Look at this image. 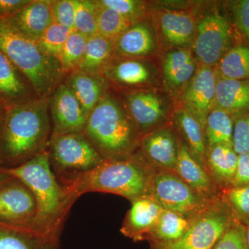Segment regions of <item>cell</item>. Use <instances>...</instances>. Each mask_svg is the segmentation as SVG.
Listing matches in <instances>:
<instances>
[{
    "instance_id": "1",
    "label": "cell",
    "mask_w": 249,
    "mask_h": 249,
    "mask_svg": "<svg viewBox=\"0 0 249 249\" xmlns=\"http://www.w3.org/2000/svg\"><path fill=\"white\" fill-rule=\"evenodd\" d=\"M49 98L5 109L0 128V171L20 166L48 150Z\"/></svg>"
},
{
    "instance_id": "2",
    "label": "cell",
    "mask_w": 249,
    "mask_h": 249,
    "mask_svg": "<svg viewBox=\"0 0 249 249\" xmlns=\"http://www.w3.org/2000/svg\"><path fill=\"white\" fill-rule=\"evenodd\" d=\"M155 168L141 152L120 160H105L96 168L60 183L73 199L91 192L111 193L132 201L150 195Z\"/></svg>"
},
{
    "instance_id": "3",
    "label": "cell",
    "mask_w": 249,
    "mask_h": 249,
    "mask_svg": "<svg viewBox=\"0 0 249 249\" xmlns=\"http://www.w3.org/2000/svg\"><path fill=\"white\" fill-rule=\"evenodd\" d=\"M3 172L25 183L35 196L37 213L33 229L45 235L60 238L67 213L76 200L54 174L49 163L48 152L36 156L18 168Z\"/></svg>"
},
{
    "instance_id": "4",
    "label": "cell",
    "mask_w": 249,
    "mask_h": 249,
    "mask_svg": "<svg viewBox=\"0 0 249 249\" xmlns=\"http://www.w3.org/2000/svg\"><path fill=\"white\" fill-rule=\"evenodd\" d=\"M83 133L104 160H120L139 150L141 135L112 90L88 116Z\"/></svg>"
},
{
    "instance_id": "5",
    "label": "cell",
    "mask_w": 249,
    "mask_h": 249,
    "mask_svg": "<svg viewBox=\"0 0 249 249\" xmlns=\"http://www.w3.org/2000/svg\"><path fill=\"white\" fill-rule=\"evenodd\" d=\"M0 50L27 77L40 98H49L65 80L59 60L46 55L36 41L5 19H0Z\"/></svg>"
},
{
    "instance_id": "6",
    "label": "cell",
    "mask_w": 249,
    "mask_h": 249,
    "mask_svg": "<svg viewBox=\"0 0 249 249\" xmlns=\"http://www.w3.org/2000/svg\"><path fill=\"white\" fill-rule=\"evenodd\" d=\"M196 33L192 50L199 65L215 67L229 49L238 43L224 8L215 3L196 4Z\"/></svg>"
},
{
    "instance_id": "7",
    "label": "cell",
    "mask_w": 249,
    "mask_h": 249,
    "mask_svg": "<svg viewBox=\"0 0 249 249\" xmlns=\"http://www.w3.org/2000/svg\"><path fill=\"white\" fill-rule=\"evenodd\" d=\"M237 221L220 196L210 201L196 214L181 238L171 242H152L150 249H212Z\"/></svg>"
},
{
    "instance_id": "8",
    "label": "cell",
    "mask_w": 249,
    "mask_h": 249,
    "mask_svg": "<svg viewBox=\"0 0 249 249\" xmlns=\"http://www.w3.org/2000/svg\"><path fill=\"white\" fill-rule=\"evenodd\" d=\"M47 152L60 183L91 171L105 160L83 132L52 137Z\"/></svg>"
},
{
    "instance_id": "9",
    "label": "cell",
    "mask_w": 249,
    "mask_h": 249,
    "mask_svg": "<svg viewBox=\"0 0 249 249\" xmlns=\"http://www.w3.org/2000/svg\"><path fill=\"white\" fill-rule=\"evenodd\" d=\"M111 90L121 100L141 137L172 122L175 103L162 88Z\"/></svg>"
},
{
    "instance_id": "10",
    "label": "cell",
    "mask_w": 249,
    "mask_h": 249,
    "mask_svg": "<svg viewBox=\"0 0 249 249\" xmlns=\"http://www.w3.org/2000/svg\"><path fill=\"white\" fill-rule=\"evenodd\" d=\"M150 4L160 54L170 49H192L196 37V4L188 9H175Z\"/></svg>"
},
{
    "instance_id": "11",
    "label": "cell",
    "mask_w": 249,
    "mask_h": 249,
    "mask_svg": "<svg viewBox=\"0 0 249 249\" xmlns=\"http://www.w3.org/2000/svg\"><path fill=\"white\" fill-rule=\"evenodd\" d=\"M150 196L163 209L187 214L197 213L212 201L198 194L175 172L156 168Z\"/></svg>"
},
{
    "instance_id": "12",
    "label": "cell",
    "mask_w": 249,
    "mask_h": 249,
    "mask_svg": "<svg viewBox=\"0 0 249 249\" xmlns=\"http://www.w3.org/2000/svg\"><path fill=\"white\" fill-rule=\"evenodd\" d=\"M101 76L113 90L162 88L160 65L155 58L114 56Z\"/></svg>"
},
{
    "instance_id": "13",
    "label": "cell",
    "mask_w": 249,
    "mask_h": 249,
    "mask_svg": "<svg viewBox=\"0 0 249 249\" xmlns=\"http://www.w3.org/2000/svg\"><path fill=\"white\" fill-rule=\"evenodd\" d=\"M36 213L35 196L25 183L13 178L0 186V223L33 229Z\"/></svg>"
},
{
    "instance_id": "14",
    "label": "cell",
    "mask_w": 249,
    "mask_h": 249,
    "mask_svg": "<svg viewBox=\"0 0 249 249\" xmlns=\"http://www.w3.org/2000/svg\"><path fill=\"white\" fill-rule=\"evenodd\" d=\"M49 110L52 137L84 131L88 116L64 80L49 96Z\"/></svg>"
},
{
    "instance_id": "15",
    "label": "cell",
    "mask_w": 249,
    "mask_h": 249,
    "mask_svg": "<svg viewBox=\"0 0 249 249\" xmlns=\"http://www.w3.org/2000/svg\"><path fill=\"white\" fill-rule=\"evenodd\" d=\"M215 67L199 65L196 74L174 102L181 105L204 128L206 118L216 106Z\"/></svg>"
},
{
    "instance_id": "16",
    "label": "cell",
    "mask_w": 249,
    "mask_h": 249,
    "mask_svg": "<svg viewBox=\"0 0 249 249\" xmlns=\"http://www.w3.org/2000/svg\"><path fill=\"white\" fill-rule=\"evenodd\" d=\"M162 89L175 101L196 74L199 67L191 48L173 49L159 55Z\"/></svg>"
},
{
    "instance_id": "17",
    "label": "cell",
    "mask_w": 249,
    "mask_h": 249,
    "mask_svg": "<svg viewBox=\"0 0 249 249\" xmlns=\"http://www.w3.org/2000/svg\"><path fill=\"white\" fill-rule=\"evenodd\" d=\"M179 137L170 123L141 137L139 151L154 168L175 172Z\"/></svg>"
},
{
    "instance_id": "18",
    "label": "cell",
    "mask_w": 249,
    "mask_h": 249,
    "mask_svg": "<svg viewBox=\"0 0 249 249\" xmlns=\"http://www.w3.org/2000/svg\"><path fill=\"white\" fill-rule=\"evenodd\" d=\"M115 56L133 58H158V41L150 15L134 23L114 40Z\"/></svg>"
},
{
    "instance_id": "19",
    "label": "cell",
    "mask_w": 249,
    "mask_h": 249,
    "mask_svg": "<svg viewBox=\"0 0 249 249\" xmlns=\"http://www.w3.org/2000/svg\"><path fill=\"white\" fill-rule=\"evenodd\" d=\"M38 98L27 77L0 50V105L7 109Z\"/></svg>"
},
{
    "instance_id": "20",
    "label": "cell",
    "mask_w": 249,
    "mask_h": 249,
    "mask_svg": "<svg viewBox=\"0 0 249 249\" xmlns=\"http://www.w3.org/2000/svg\"><path fill=\"white\" fill-rule=\"evenodd\" d=\"M131 202L132 206L124 217L121 232L134 242L146 240L163 208L150 195Z\"/></svg>"
},
{
    "instance_id": "21",
    "label": "cell",
    "mask_w": 249,
    "mask_h": 249,
    "mask_svg": "<svg viewBox=\"0 0 249 249\" xmlns=\"http://www.w3.org/2000/svg\"><path fill=\"white\" fill-rule=\"evenodd\" d=\"M175 173L204 199L213 200L221 196L222 192L180 137Z\"/></svg>"
},
{
    "instance_id": "22",
    "label": "cell",
    "mask_w": 249,
    "mask_h": 249,
    "mask_svg": "<svg viewBox=\"0 0 249 249\" xmlns=\"http://www.w3.org/2000/svg\"><path fill=\"white\" fill-rule=\"evenodd\" d=\"M6 20L24 36L37 42L54 22L51 0H31L27 6Z\"/></svg>"
},
{
    "instance_id": "23",
    "label": "cell",
    "mask_w": 249,
    "mask_h": 249,
    "mask_svg": "<svg viewBox=\"0 0 249 249\" xmlns=\"http://www.w3.org/2000/svg\"><path fill=\"white\" fill-rule=\"evenodd\" d=\"M64 81L70 87L88 116L111 89L109 83L102 76L89 74L78 69L67 74Z\"/></svg>"
},
{
    "instance_id": "24",
    "label": "cell",
    "mask_w": 249,
    "mask_h": 249,
    "mask_svg": "<svg viewBox=\"0 0 249 249\" xmlns=\"http://www.w3.org/2000/svg\"><path fill=\"white\" fill-rule=\"evenodd\" d=\"M172 124L180 138L182 139L191 153L206 170L207 146L204 128L199 121L181 105L175 103Z\"/></svg>"
},
{
    "instance_id": "25",
    "label": "cell",
    "mask_w": 249,
    "mask_h": 249,
    "mask_svg": "<svg viewBox=\"0 0 249 249\" xmlns=\"http://www.w3.org/2000/svg\"><path fill=\"white\" fill-rule=\"evenodd\" d=\"M237 160L238 155L232 145L218 144L207 147L206 170L221 192L232 186Z\"/></svg>"
},
{
    "instance_id": "26",
    "label": "cell",
    "mask_w": 249,
    "mask_h": 249,
    "mask_svg": "<svg viewBox=\"0 0 249 249\" xmlns=\"http://www.w3.org/2000/svg\"><path fill=\"white\" fill-rule=\"evenodd\" d=\"M60 238L31 228L0 223V249H58Z\"/></svg>"
},
{
    "instance_id": "27",
    "label": "cell",
    "mask_w": 249,
    "mask_h": 249,
    "mask_svg": "<svg viewBox=\"0 0 249 249\" xmlns=\"http://www.w3.org/2000/svg\"><path fill=\"white\" fill-rule=\"evenodd\" d=\"M216 106L227 111L234 119L249 112V79L217 77Z\"/></svg>"
},
{
    "instance_id": "28",
    "label": "cell",
    "mask_w": 249,
    "mask_h": 249,
    "mask_svg": "<svg viewBox=\"0 0 249 249\" xmlns=\"http://www.w3.org/2000/svg\"><path fill=\"white\" fill-rule=\"evenodd\" d=\"M199 211L187 214L163 209L146 241L152 243L171 242L178 240L186 233Z\"/></svg>"
},
{
    "instance_id": "29",
    "label": "cell",
    "mask_w": 249,
    "mask_h": 249,
    "mask_svg": "<svg viewBox=\"0 0 249 249\" xmlns=\"http://www.w3.org/2000/svg\"><path fill=\"white\" fill-rule=\"evenodd\" d=\"M114 56V40L96 34L88 39L84 55L77 69L89 74L101 76L105 67Z\"/></svg>"
},
{
    "instance_id": "30",
    "label": "cell",
    "mask_w": 249,
    "mask_h": 249,
    "mask_svg": "<svg viewBox=\"0 0 249 249\" xmlns=\"http://www.w3.org/2000/svg\"><path fill=\"white\" fill-rule=\"evenodd\" d=\"M218 78L249 79V46L238 42L228 51L215 67Z\"/></svg>"
},
{
    "instance_id": "31",
    "label": "cell",
    "mask_w": 249,
    "mask_h": 249,
    "mask_svg": "<svg viewBox=\"0 0 249 249\" xmlns=\"http://www.w3.org/2000/svg\"><path fill=\"white\" fill-rule=\"evenodd\" d=\"M234 118L227 111L215 106L209 113L204 124L207 147L218 144L232 145Z\"/></svg>"
},
{
    "instance_id": "32",
    "label": "cell",
    "mask_w": 249,
    "mask_h": 249,
    "mask_svg": "<svg viewBox=\"0 0 249 249\" xmlns=\"http://www.w3.org/2000/svg\"><path fill=\"white\" fill-rule=\"evenodd\" d=\"M94 1L97 31L99 35L114 40L133 24L119 13L100 4L98 0H94Z\"/></svg>"
},
{
    "instance_id": "33",
    "label": "cell",
    "mask_w": 249,
    "mask_h": 249,
    "mask_svg": "<svg viewBox=\"0 0 249 249\" xmlns=\"http://www.w3.org/2000/svg\"><path fill=\"white\" fill-rule=\"evenodd\" d=\"M88 39L86 36L75 30L72 31L69 36L58 59L65 76L78 68L84 55Z\"/></svg>"
},
{
    "instance_id": "34",
    "label": "cell",
    "mask_w": 249,
    "mask_h": 249,
    "mask_svg": "<svg viewBox=\"0 0 249 249\" xmlns=\"http://www.w3.org/2000/svg\"><path fill=\"white\" fill-rule=\"evenodd\" d=\"M239 42L249 46V0H231L223 3Z\"/></svg>"
},
{
    "instance_id": "35",
    "label": "cell",
    "mask_w": 249,
    "mask_h": 249,
    "mask_svg": "<svg viewBox=\"0 0 249 249\" xmlns=\"http://www.w3.org/2000/svg\"><path fill=\"white\" fill-rule=\"evenodd\" d=\"M72 31L70 28L53 22L37 41V44L46 55L58 60Z\"/></svg>"
},
{
    "instance_id": "36",
    "label": "cell",
    "mask_w": 249,
    "mask_h": 249,
    "mask_svg": "<svg viewBox=\"0 0 249 249\" xmlns=\"http://www.w3.org/2000/svg\"><path fill=\"white\" fill-rule=\"evenodd\" d=\"M221 196L228 204L236 219L243 224H249V184L231 186L224 189Z\"/></svg>"
},
{
    "instance_id": "37",
    "label": "cell",
    "mask_w": 249,
    "mask_h": 249,
    "mask_svg": "<svg viewBox=\"0 0 249 249\" xmlns=\"http://www.w3.org/2000/svg\"><path fill=\"white\" fill-rule=\"evenodd\" d=\"M103 6L114 10L132 24L146 19L150 15V1L141 0H98Z\"/></svg>"
},
{
    "instance_id": "38",
    "label": "cell",
    "mask_w": 249,
    "mask_h": 249,
    "mask_svg": "<svg viewBox=\"0 0 249 249\" xmlns=\"http://www.w3.org/2000/svg\"><path fill=\"white\" fill-rule=\"evenodd\" d=\"M88 38L98 34L94 0H76L74 29Z\"/></svg>"
},
{
    "instance_id": "39",
    "label": "cell",
    "mask_w": 249,
    "mask_h": 249,
    "mask_svg": "<svg viewBox=\"0 0 249 249\" xmlns=\"http://www.w3.org/2000/svg\"><path fill=\"white\" fill-rule=\"evenodd\" d=\"M212 249H249L245 226L239 221L234 223Z\"/></svg>"
},
{
    "instance_id": "40",
    "label": "cell",
    "mask_w": 249,
    "mask_h": 249,
    "mask_svg": "<svg viewBox=\"0 0 249 249\" xmlns=\"http://www.w3.org/2000/svg\"><path fill=\"white\" fill-rule=\"evenodd\" d=\"M53 21L73 30L76 0H51Z\"/></svg>"
},
{
    "instance_id": "41",
    "label": "cell",
    "mask_w": 249,
    "mask_h": 249,
    "mask_svg": "<svg viewBox=\"0 0 249 249\" xmlns=\"http://www.w3.org/2000/svg\"><path fill=\"white\" fill-rule=\"evenodd\" d=\"M232 147L237 155L249 153V112L234 119Z\"/></svg>"
},
{
    "instance_id": "42",
    "label": "cell",
    "mask_w": 249,
    "mask_h": 249,
    "mask_svg": "<svg viewBox=\"0 0 249 249\" xmlns=\"http://www.w3.org/2000/svg\"><path fill=\"white\" fill-rule=\"evenodd\" d=\"M249 184V153L238 155L235 178L231 186Z\"/></svg>"
},
{
    "instance_id": "43",
    "label": "cell",
    "mask_w": 249,
    "mask_h": 249,
    "mask_svg": "<svg viewBox=\"0 0 249 249\" xmlns=\"http://www.w3.org/2000/svg\"><path fill=\"white\" fill-rule=\"evenodd\" d=\"M31 0H0V19H7L30 3Z\"/></svg>"
},
{
    "instance_id": "44",
    "label": "cell",
    "mask_w": 249,
    "mask_h": 249,
    "mask_svg": "<svg viewBox=\"0 0 249 249\" xmlns=\"http://www.w3.org/2000/svg\"><path fill=\"white\" fill-rule=\"evenodd\" d=\"M14 177L10 175L9 174L5 173V172L0 171V186L7 182L10 179H11Z\"/></svg>"
},
{
    "instance_id": "45",
    "label": "cell",
    "mask_w": 249,
    "mask_h": 249,
    "mask_svg": "<svg viewBox=\"0 0 249 249\" xmlns=\"http://www.w3.org/2000/svg\"><path fill=\"white\" fill-rule=\"evenodd\" d=\"M5 109L2 106L0 105V128H1V124H2L3 119H4Z\"/></svg>"
},
{
    "instance_id": "46",
    "label": "cell",
    "mask_w": 249,
    "mask_h": 249,
    "mask_svg": "<svg viewBox=\"0 0 249 249\" xmlns=\"http://www.w3.org/2000/svg\"><path fill=\"white\" fill-rule=\"evenodd\" d=\"M245 227V232H246V238H247V245L249 246V224Z\"/></svg>"
}]
</instances>
